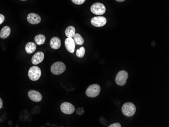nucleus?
I'll return each instance as SVG.
<instances>
[{"instance_id": "obj_1", "label": "nucleus", "mask_w": 169, "mask_h": 127, "mask_svg": "<svg viewBox=\"0 0 169 127\" xmlns=\"http://www.w3.org/2000/svg\"><path fill=\"white\" fill-rule=\"evenodd\" d=\"M136 111V108L134 104L131 102L124 103L121 107V111L124 116L128 117L134 116Z\"/></svg>"}, {"instance_id": "obj_2", "label": "nucleus", "mask_w": 169, "mask_h": 127, "mask_svg": "<svg viewBox=\"0 0 169 127\" xmlns=\"http://www.w3.org/2000/svg\"><path fill=\"white\" fill-rule=\"evenodd\" d=\"M101 91V88L99 85L93 84L88 87L86 91V94L88 97L95 98L99 95Z\"/></svg>"}, {"instance_id": "obj_3", "label": "nucleus", "mask_w": 169, "mask_h": 127, "mask_svg": "<svg viewBox=\"0 0 169 127\" xmlns=\"http://www.w3.org/2000/svg\"><path fill=\"white\" fill-rule=\"evenodd\" d=\"M66 66L65 64L60 61H58L53 64L51 67V73L55 75H60L65 72Z\"/></svg>"}, {"instance_id": "obj_4", "label": "nucleus", "mask_w": 169, "mask_h": 127, "mask_svg": "<svg viewBox=\"0 0 169 127\" xmlns=\"http://www.w3.org/2000/svg\"><path fill=\"white\" fill-rule=\"evenodd\" d=\"M28 75L29 79L32 81H36L41 76V70L38 67L34 66L29 70Z\"/></svg>"}, {"instance_id": "obj_5", "label": "nucleus", "mask_w": 169, "mask_h": 127, "mask_svg": "<svg viewBox=\"0 0 169 127\" xmlns=\"http://www.w3.org/2000/svg\"><path fill=\"white\" fill-rule=\"evenodd\" d=\"M128 78V72L125 70H121L118 72L115 77V83L118 86L125 85Z\"/></svg>"}, {"instance_id": "obj_6", "label": "nucleus", "mask_w": 169, "mask_h": 127, "mask_svg": "<svg viewBox=\"0 0 169 127\" xmlns=\"http://www.w3.org/2000/svg\"><path fill=\"white\" fill-rule=\"evenodd\" d=\"M91 11L94 14L101 15L103 14L106 11V8L103 4L96 3L92 5Z\"/></svg>"}, {"instance_id": "obj_7", "label": "nucleus", "mask_w": 169, "mask_h": 127, "mask_svg": "<svg viewBox=\"0 0 169 127\" xmlns=\"http://www.w3.org/2000/svg\"><path fill=\"white\" fill-rule=\"evenodd\" d=\"M107 20L105 17L103 16H96L93 17L91 19V24L95 27H102L105 26Z\"/></svg>"}, {"instance_id": "obj_8", "label": "nucleus", "mask_w": 169, "mask_h": 127, "mask_svg": "<svg viewBox=\"0 0 169 127\" xmlns=\"http://www.w3.org/2000/svg\"><path fill=\"white\" fill-rule=\"evenodd\" d=\"M61 110L65 114H71L75 111V108L71 103L69 102H63L61 104Z\"/></svg>"}, {"instance_id": "obj_9", "label": "nucleus", "mask_w": 169, "mask_h": 127, "mask_svg": "<svg viewBox=\"0 0 169 127\" xmlns=\"http://www.w3.org/2000/svg\"><path fill=\"white\" fill-rule=\"evenodd\" d=\"M27 21L30 24H37L41 22V18L36 13H29L27 17Z\"/></svg>"}, {"instance_id": "obj_10", "label": "nucleus", "mask_w": 169, "mask_h": 127, "mask_svg": "<svg viewBox=\"0 0 169 127\" xmlns=\"http://www.w3.org/2000/svg\"><path fill=\"white\" fill-rule=\"evenodd\" d=\"M29 98L33 101L38 102L42 99V96L40 93L35 90H30L28 93Z\"/></svg>"}, {"instance_id": "obj_11", "label": "nucleus", "mask_w": 169, "mask_h": 127, "mask_svg": "<svg viewBox=\"0 0 169 127\" xmlns=\"http://www.w3.org/2000/svg\"><path fill=\"white\" fill-rule=\"evenodd\" d=\"M65 46L67 51L70 53H73L75 50V43L73 39L72 38H67L65 40Z\"/></svg>"}, {"instance_id": "obj_12", "label": "nucleus", "mask_w": 169, "mask_h": 127, "mask_svg": "<svg viewBox=\"0 0 169 127\" xmlns=\"http://www.w3.org/2000/svg\"><path fill=\"white\" fill-rule=\"evenodd\" d=\"M44 58V54L42 52L36 53L32 58V62L34 65H37L41 63Z\"/></svg>"}, {"instance_id": "obj_13", "label": "nucleus", "mask_w": 169, "mask_h": 127, "mask_svg": "<svg viewBox=\"0 0 169 127\" xmlns=\"http://www.w3.org/2000/svg\"><path fill=\"white\" fill-rule=\"evenodd\" d=\"M50 45L51 48L53 49H58L61 45L60 39L58 37H53L51 39Z\"/></svg>"}, {"instance_id": "obj_14", "label": "nucleus", "mask_w": 169, "mask_h": 127, "mask_svg": "<svg viewBox=\"0 0 169 127\" xmlns=\"http://www.w3.org/2000/svg\"><path fill=\"white\" fill-rule=\"evenodd\" d=\"M11 33V29L9 26H5L2 29L0 33V37L1 38L5 39L8 38Z\"/></svg>"}, {"instance_id": "obj_15", "label": "nucleus", "mask_w": 169, "mask_h": 127, "mask_svg": "<svg viewBox=\"0 0 169 127\" xmlns=\"http://www.w3.org/2000/svg\"><path fill=\"white\" fill-rule=\"evenodd\" d=\"M36 45L33 42H29L26 46V51L28 54H32L36 50Z\"/></svg>"}, {"instance_id": "obj_16", "label": "nucleus", "mask_w": 169, "mask_h": 127, "mask_svg": "<svg viewBox=\"0 0 169 127\" xmlns=\"http://www.w3.org/2000/svg\"><path fill=\"white\" fill-rule=\"evenodd\" d=\"M66 35L68 38H73L75 34V29L73 26H69L66 29Z\"/></svg>"}, {"instance_id": "obj_17", "label": "nucleus", "mask_w": 169, "mask_h": 127, "mask_svg": "<svg viewBox=\"0 0 169 127\" xmlns=\"http://www.w3.org/2000/svg\"><path fill=\"white\" fill-rule=\"evenodd\" d=\"M45 40H46V37L45 36L41 34L36 36L35 38V41L36 44L38 45L44 44L45 43Z\"/></svg>"}, {"instance_id": "obj_18", "label": "nucleus", "mask_w": 169, "mask_h": 127, "mask_svg": "<svg viewBox=\"0 0 169 127\" xmlns=\"http://www.w3.org/2000/svg\"><path fill=\"white\" fill-rule=\"evenodd\" d=\"M75 43L78 45H82L84 43V40L79 33H75L73 37Z\"/></svg>"}, {"instance_id": "obj_19", "label": "nucleus", "mask_w": 169, "mask_h": 127, "mask_svg": "<svg viewBox=\"0 0 169 127\" xmlns=\"http://www.w3.org/2000/svg\"><path fill=\"white\" fill-rule=\"evenodd\" d=\"M85 54V49L84 47H81L80 49L77 50L76 52V55L78 58H82L84 57Z\"/></svg>"}, {"instance_id": "obj_20", "label": "nucleus", "mask_w": 169, "mask_h": 127, "mask_svg": "<svg viewBox=\"0 0 169 127\" xmlns=\"http://www.w3.org/2000/svg\"><path fill=\"white\" fill-rule=\"evenodd\" d=\"M86 0H72V2L76 5H81L85 2Z\"/></svg>"}, {"instance_id": "obj_21", "label": "nucleus", "mask_w": 169, "mask_h": 127, "mask_svg": "<svg viewBox=\"0 0 169 127\" xmlns=\"http://www.w3.org/2000/svg\"><path fill=\"white\" fill-rule=\"evenodd\" d=\"M109 127H121V125L120 123L118 122H115V123H114V124H112L109 126Z\"/></svg>"}, {"instance_id": "obj_22", "label": "nucleus", "mask_w": 169, "mask_h": 127, "mask_svg": "<svg viewBox=\"0 0 169 127\" xmlns=\"http://www.w3.org/2000/svg\"><path fill=\"white\" fill-rule=\"evenodd\" d=\"M5 20V17L3 15L0 14V24H2V23Z\"/></svg>"}, {"instance_id": "obj_23", "label": "nucleus", "mask_w": 169, "mask_h": 127, "mask_svg": "<svg viewBox=\"0 0 169 127\" xmlns=\"http://www.w3.org/2000/svg\"><path fill=\"white\" fill-rule=\"evenodd\" d=\"M2 107H3V101L1 98H0V109L2 108Z\"/></svg>"}, {"instance_id": "obj_24", "label": "nucleus", "mask_w": 169, "mask_h": 127, "mask_svg": "<svg viewBox=\"0 0 169 127\" xmlns=\"http://www.w3.org/2000/svg\"><path fill=\"white\" fill-rule=\"evenodd\" d=\"M115 1H118V2H122L124 1L125 0H115Z\"/></svg>"}, {"instance_id": "obj_25", "label": "nucleus", "mask_w": 169, "mask_h": 127, "mask_svg": "<svg viewBox=\"0 0 169 127\" xmlns=\"http://www.w3.org/2000/svg\"><path fill=\"white\" fill-rule=\"evenodd\" d=\"M20 1H26V0H20Z\"/></svg>"}]
</instances>
